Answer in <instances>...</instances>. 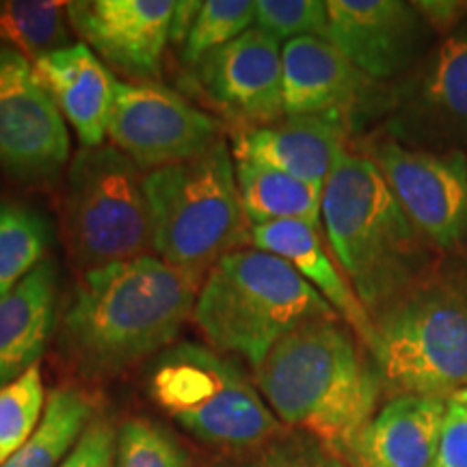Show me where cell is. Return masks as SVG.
I'll list each match as a JSON object with an SVG mask.
<instances>
[{
    "instance_id": "obj_30",
    "label": "cell",
    "mask_w": 467,
    "mask_h": 467,
    "mask_svg": "<svg viewBox=\"0 0 467 467\" xmlns=\"http://www.w3.org/2000/svg\"><path fill=\"white\" fill-rule=\"evenodd\" d=\"M230 467H350L342 457L306 433L277 435Z\"/></svg>"
},
{
    "instance_id": "obj_11",
    "label": "cell",
    "mask_w": 467,
    "mask_h": 467,
    "mask_svg": "<svg viewBox=\"0 0 467 467\" xmlns=\"http://www.w3.org/2000/svg\"><path fill=\"white\" fill-rule=\"evenodd\" d=\"M109 137L139 169H162L219 141V121L167 87L115 83Z\"/></svg>"
},
{
    "instance_id": "obj_27",
    "label": "cell",
    "mask_w": 467,
    "mask_h": 467,
    "mask_svg": "<svg viewBox=\"0 0 467 467\" xmlns=\"http://www.w3.org/2000/svg\"><path fill=\"white\" fill-rule=\"evenodd\" d=\"M255 20V0H203L184 42L182 58L197 66L208 52L234 42Z\"/></svg>"
},
{
    "instance_id": "obj_8",
    "label": "cell",
    "mask_w": 467,
    "mask_h": 467,
    "mask_svg": "<svg viewBox=\"0 0 467 467\" xmlns=\"http://www.w3.org/2000/svg\"><path fill=\"white\" fill-rule=\"evenodd\" d=\"M66 230L72 255L87 271L154 251V221L145 175L124 151L83 148L67 169Z\"/></svg>"
},
{
    "instance_id": "obj_7",
    "label": "cell",
    "mask_w": 467,
    "mask_h": 467,
    "mask_svg": "<svg viewBox=\"0 0 467 467\" xmlns=\"http://www.w3.org/2000/svg\"><path fill=\"white\" fill-rule=\"evenodd\" d=\"M150 396L197 440L251 451L282 435L275 413L243 370L219 350L173 344L150 370Z\"/></svg>"
},
{
    "instance_id": "obj_32",
    "label": "cell",
    "mask_w": 467,
    "mask_h": 467,
    "mask_svg": "<svg viewBox=\"0 0 467 467\" xmlns=\"http://www.w3.org/2000/svg\"><path fill=\"white\" fill-rule=\"evenodd\" d=\"M117 433L104 416H96L74 451L58 467H115Z\"/></svg>"
},
{
    "instance_id": "obj_33",
    "label": "cell",
    "mask_w": 467,
    "mask_h": 467,
    "mask_svg": "<svg viewBox=\"0 0 467 467\" xmlns=\"http://www.w3.org/2000/svg\"><path fill=\"white\" fill-rule=\"evenodd\" d=\"M200 9H202L200 0H180V3H175L171 33H169V39H171V42H175V44L186 42V37H189V33L192 28V22H195Z\"/></svg>"
},
{
    "instance_id": "obj_3",
    "label": "cell",
    "mask_w": 467,
    "mask_h": 467,
    "mask_svg": "<svg viewBox=\"0 0 467 467\" xmlns=\"http://www.w3.org/2000/svg\"><path fill=\"white\" fill-rule=\"evenodd\" d=\"M327 241L375 317L440 258L368 156L342 151L323 191Z\"/></svg>"
},
{
    "instance_id": "obj_23",
    "label": "cell",
    "mask_w": 467,
    "mask_h": 467,
    "mask_svg": "<svg viewBox=\"0 0 467 467\" xmlns=\"http://www.w3.org/2000/svg\"><path fill=\"white\" fill-rule=\"evenodd\" d=\"M98 416V402L80 388H57L46 400L35 435L3 467H58Z\"/></svg>"
},
{
    "instance_id": "obj_14",
    "label": "cell",
    "mask_w": 467,
    "mask_h": 467,
    "mask_svg": "<svg viewBox=\"0 0 467 467\" xmlns=\"http://www.w3.org/2000/svg\"><path fill=\"white\" fill-rule=\"evenodd\" d=\"M282 42L254 26L197 63V80L232 119L271 126L284 113Z\"/></svg>"
},
{
    "instance_id": "obj_31",
    "label": "cell",
    "mask_w": 467,
    "mask_h": 467,
    "mask_svg": "<svg viewBox=\"0 0 467 467\" xmlns=\"http://www.w3.org/2000/svg\"><path fill=\"white\" fill-rule=\"evenodd\" d=\"M435 467H467V389L448 399Z\"/></svg>"
},
{
    "instance_id": "obj_29",
    "label": "cell",
    "mask_w": 467,
    "mask_h": 467,
    "mask_svg": "<svg viewBox=\"0 0 467 467\" xmlns=\"http://www.w3.org/2000/svg\"><path fill=\"white\" fill-rule=\"evenodd\" d=\"M258 28L273 37H325L329 33V14L325 0H255Z\"/></svg>"
},
{
    "instance_id": "obj_25",
    "label": "cell",
    "mask_w": 467,
    "mask_h": 467,
    "mask_svg": "<svg viewBox=\"0 0 467 467\" xmlns=\"http://www.w3.org/2000/svg\"><path fill=\"white\" fill-rule=\"evenodd\" d=\"M67 3L58 0H5L0 3V44L28 61L63 48Z\"/></svg>"
},
{
    "instance_id": "obj_19",
    "label": "cell",
    "mask_w": 467,
    "mask_h": 467,
    "mask_svg": "<svg viewBox=\"0 0 467 467\" xmlns=\"http://www.w3.org/2000/svg\"><path fill=\"white\" fill-rule=\"evenodd\" d=\"M448 399L396 396L366 426L353 467H435Z\"/></svg>"
},
{
    "instance_id": "obj_15",
    "label": "cell",
    "mask_w": 467,
    "mask_h": 467,
    "mask_svg": "<svg viewBox=\"0 0 467 467\" xmlns=\"http://www.w3.org/2000/svg\"><path fill=\"white\" fill-rule=\"evenodd\" d=\"M173 11V0H76L67 3V20L110 66L156 78Z\"/></svg>"
},
{
    "instance_id": "obj_22",
    "label": "cell",
    "mask_w": 467,
    "mask_h": 467,
    "mask_svg": "<svg viewBox=\"0 0 467 467\" xmlns=\"http://www.w3.org/2000/svg\"><path fill=\"white\" fill-rule=\"evenodd\" d=\"M236 180L244 219L251 227L275 221L320 225L325 189L247 159H236Z\"/></svg>"
},
{
    "instance_id": "obj_1",
    "label": "cell",
    "mask_w": 467,
    "mask_h": 467,
    "mask_svg": "<svg viewBox=\"0 0 467 467\" xmlns=\"http://www.w3.org/2000/svg\"><path fill=\"white\" fill-rule=\"evenodd\" d=\"M203 277L154 255L87 271L58 342L87 377H110L162 353L192 317Z\"/></svg>"
},
{
    "instance_id": "obj_16",
    "label": "cell",
    "mask_w": 467,
    "mask_h": 467,
    "mask_svg": "<svg viewBox=\"0 0 467 467\" xmlns=\"http://www.w3.org/2000/svg\"><path fill=\"white\" fill-rule=\"evenodd\" d=\"M344 151L342 113L285 115L238 139L236 159L255 161L325 189Z\"/></svg>"
},
{
    "instance_id": "obj_12",
    "label": "cell",
    "mask_w": 467,
    "mask_h": 467,
    "mask_svg": "<svg viewBox=\"0 0 467 467\" xmlns=\"http://www.w3.org/2000/svg\"><path fill=\"white\" fill-rule=\"evenodd\" d=\"M69 156L63 113L25 55L0 46V169L20 180L61 171Z\"/></svg>"
},
{
    "instance_id": "obj_2",
    "label": "cell",
    "mask_w": 467,
    "mask_h": 467,
    "mask_svg": "<svg viewBox=\"0 0 467 467\" xmlns=\"http://www.w3.org/2000/svg\"><path fill=\"white\" fill-rule=\"evenodd\" d=\"M355 337L337 317L312 320L282 337L255 368V383L275 418L350 467L381 396V375Z\"/></svg>"
},
{
    "instance_id": "obj_4",
    "label": "cell",
    "mask_w": 467,
    "mask_h": 467,
    "mask_svg": "<svg viewBox=\"0 0 467 467\" xmlns=\"http://www.w3.org/2000/svg\"><path fill=\"white\" fill-rule=\"evenodd\" d=\"M381 379L400 396L467 389V265L440 260L372 317Z\"/></svg>"
},
{
    "instance_id": "obj_13",
    "label": "cell",
    "mask_w": 467,
    "mask_h": 467,
    "mask_svg": "<svg viewBox=\"0 0 467 467\" xmlns=\"http://www.w3.org/2000/svg\"><path fill=\"white\" fill-rule=\"evenodd\" d=\"M327 39L368 78L407 74L437 42V28L418 3L327 0Z\"/></svg>"
},
{
    "instance_id": "obj_6",
    "label": "cell",
    "mask_w": 467,
    "mask_h": 467,
    "mask_svg": "<svg viewBox=\"0 0 467 467\" xmlns=\"http://www.w3.org/2000/svg\"><path fill=\"white\" fill-rule=\"evenodd\" d=\"M154 221V251L162 262L206 277L227 254L249 241L236 169L219 139L195 159L145 175Z\"/></svg>"
},
{
    "instance_id": "obj_17",
    "label": "cell",
    "mask_w": 467,
    "mask_h": 467,
    "mask_svg": "<svg viewBox=\"0 0 467 467\" xmlns=\"http://www.w3.org/2000/svg\"><path fill=\"white\" fill-rule=\"evenodd\" d=\"M249 241L255 249L277 255L320 292L331 309L350 327L368 350L375 347V323L358 292L325 249L318 227L301 221H275L251 227Z\"/></svg>"
},
{
    "instance_id": "obj_18",
    "label": "cell",
    "mask_w": 467,
    "mask_h": 467,
    "mask_svg": "<svg viewBox=\"0 0 467 467\" xmlns=\"http://www.w3.org/2000/svg\"><path fill=\"white\" fill-rule=\"evenodd\" d=\"M35 74L85 148H100L115 104L113 76L87 44H67L33 61Z\"/></svg>"
},
{
    "instance_id": "obj_21",
    "label": "cell",
    "mask_w": 467,
    "mask_h": 467,
    "mask_svg": "<svg viewBox=\"0 0 467 467\" xmlns=\"http://www.w3.org/2000/svg\"><path fill=\"white\" fill-rule=\"evenodd\" d=\"M57 318V266L39 265L0 296V389L42 359Z\"/></svg>"
},
{
    "instance_id": "obj_26",
    "label": "cell",
    "mask_w": 467,
    "mask_h": 467,
    "mask_svg": "<svg viewBox=\"0 0 467 467\" xmlns=\"http://www.w3.org/2000/svg\"><path fill=\"white\" fill-rule=\"evenodd\" d=\"M46 400L39 364L0 389V467L35 435Z\"/></svg>"
},
{
    "instance_id": "obj_20",
    "label": "cell",
    "mask_w": 467,
    "mask_h": 467,
    "mask_svg": "<svg viewBox=\"0 0 467 467\" xmlns=\"http://www.w3.org/2000/svg\"><path fill=\"white\" fill-rule=\"evenodd\" d=\"M284 113H342L364 89L359 72L329 39L296 37L284 44Z\"/></svg>"
},
{
    "instance_id": "obj_5",
    "label": "cell",
    "mask_w": 467,
    "mask_h": 467,
    "mask_svg": "<svg viewBox=\"0 0 467 467\" xmlns=\"http://www.w3.org/2000/svg\"><path fill=\"white\" fill-rule=\"evenodd\" d=\"M336 317L320 292L288 262L262 249L223 255L203 277L192 309L213 347L241 355L254 368L295 329Z\"/></svg>"
},
{
    "instance_id": "obj_28",
    "label": "cell",
    "mask_w": 467,
    "mask_h": 467,
    "mask_svg": "<svg viewBox=\"0 0 467 467\" xmlns=\"http://www.w3.org/2000/svg\"><path fill=\"white\" fill-rule=\"evenodd\" d=\"M115 467H192L182 443L165 426L130 418L117 431Z\"/></svg>"
},
{
    "instance_id": "obj_9",
    "label": "cell",
    "mask_w": 467,
    "mask_h": 467,
    "mask_svg": "<svg viewBox=\"0 0 467 467\" xmlns=\"http://www.w3.org/2000/svg\"><path fill=\"white\" fill-rule=\"evenodd\" d=\"M389 139L407 148L467 154V14L405 74Z\"/></svg>"
},
{
    "instance_id": "obj_10",
    "label": "cell",
    "mask_w": 467,
    "mask_h": 467,
    "mask_svg": "<svg viewBox=\"0 0 467 467\" xmlns=\"http://www.w3.org/2000/svg\"><path fill=\"white\" fill-rule=\"evenodd\" d=\"M413 225L437 251L467 243V154L407 148L394 139L372 145L370 156Z\"/></svg>"
},
{
    "instance_id": "obj_24",
    "label": "cell",
    "mask_w": 467,
    "mask_h": 467,
    "mask_svg": "<svg viewBox=\"0 0 467 467\" xmlns=\"http://www.w3.org/2000/svg\"><path fill=\"white\" fill-rule=\"evenodd\" d=\"M50 238V223L42 213L0 200V296L46 262Z\"/></svg>"
}]
</instances>
